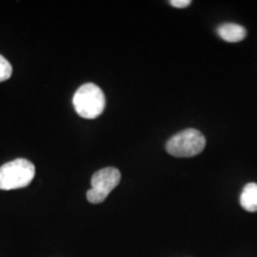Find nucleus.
<instances>
[{
  "instance_id": "1",
  "label": "nucleus",
  "mask_w": 257,
  "mask_h": 257,
  "mask_svg": "<svg viewBox=\"0 0 257 257\" xmlns=\"http://www.w3.org/2000/svg\"><path fill=\"white\" fill-rule=\"evenodd\" d=\"M73 105L76 113L85 119H94L105 110L104 92L94 83H85L73 96Z\"/></svg>"
},
{
  "instance_id": "2",
  "label": "nucleus",
  "mask_w": 257,
  "mask_h": 257,
  "mask_svg": "<svg viewBox=\"0 0 257 257\" xmlns=\"http://www.w3.org/2000/svg\"><path fill=\"white\" fill-rule=\"evenodd\" d=\"M35 166L25 159H17L0 167V189L24 188L35 178Z\"/></svg>"
},
{
  "instance_id": "3",
  "label": "nucleus",
  "mask_w": 257,
  "mask_h": 257,
  "mask_svg": "<svg viewBox=\"0 0 257 257\" xmlns=\"http://www.w3.org/2000/svg\"><path fill=\"white\" fill-rule=\"evenodd\" d=\"M206 140L200 131L195 128H186L176 134L166 144V149L174 157H193L202 153Z\"/></svg>"
},
{
  "instance_id": "4",
  "label": "nucleus",
  "mask_w": 257,
  "mask_h": 257,
  "mask_svg": "<svg viewBox=\"0 0 257 257\" xmlns=\"http://www.w3.org/2000/svg\"><path fill=\"white\" fill-rule=\"evenodd\" d=\"M121 174L114 167H107L95 172L91 180V189L87 191V200L92 204H100L105 201L108 194L120 182Z\"/></svg>"
},
{
  "instance_id": "5",
  "label": "nucleus",
  "mask_w": 257,
  "mask_h": 257,
  "mask_svg": "<svg viewBox=\"0 0 257 257\" xmlns=\"http://www.w3.org/2000/svg\"><path fill=\"white\" fill-rule=\"evenodd\" d=\"M217 32L221 40L229 42V43H237V42L243 41L246 37V29L242 25L234 23L221 24L217 29Z\"/></svg>"
},
{
  "instance_id": "6",
  "label": "nucleus",
  "mask_w": 257,
  "mask_h": 257,
  "mask_svg": "<svg viewBox=\"0 0 257 257\" xmlns=\"http://www.w3.org/2000/svg\"><path fill=\"white\" fill-rule=\"evenodd\" d=\"M240 206L248 212H257V184H248L244 186L239 198Z\"/></svg>"
},
{
  "instance_id": "7",
  "label": "nucleus",
  "mask_w": 257,
  "mask_h": 257,
  "mask_svg": "<svg viewBox=\"0 0 257 257\" xmlns=\"http://www.w3.org/2000/svg\"><path fill=\"white\" fill-rule=\"evenodd\" d=\"M12 75V66L4 56L0 55V82L6 81Z\"/></svg>"
},
{
  "instance_id": "8",
  "label": "nucleus",
  "mask_w": 257,
  "mask_h": 257,
  "mask_svg": "<svg viewBox=\"0 0 257 257\" xmlns=\"http://www.w3.org/2000/svg\"><path fill=\"white\" fill-rule=\"evenodd\" d=\"M191 0H172V2H170V5L178 9H184L191 5Z\"/></svg>"
}]
</instances>
